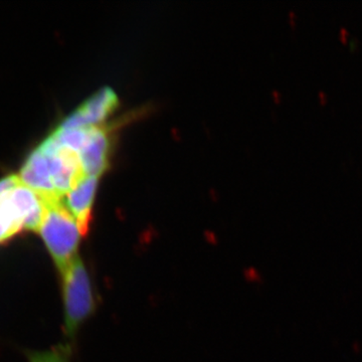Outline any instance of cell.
Wrapping results in <instances>:
<instances>
[{"label": "cell", "instance_id": "cell-6", "mask_svg": "<svg viewBox=\"0 0 362 362\" xmlns=\"http://www.w3.org/2000/svg\"><path fill=\"white\" fill-rule=\"evenodd\" d=\"M20 180L23 185L37 192L47 202L63 199L54 189L49 161L39 147L26 158L21 168Z\"/></svg>", "mask_w": 362, "mask_h": 362}, {"label": "cell", "instance_id": "cell-2", "mask_svg": "<svg viewBox=\"0 0 362 362\" xmlns=\"http://www.w3.org/2000/svg\"><path fill=\"white\" fill-rule=\"evenodd\" d=\"M66 335L75 337L80 326L96 308L94 290L84 262L77 257L61 272Z\"/></svg>", "mask_w": 362, "mask_h": 362}, {"label": "cell", "instance_id": "cell-11", "mask_svg": "<svg viewBox=\"0 0 362 362\" xmlns=\"http://www.w3.org/2000/svg\"><path fill=\"white\" fill-rule=\"evenodd\" d=\"M71 349L65 345L45 351H28V362H70Z\"/></svg>", "mask_w": 362, "mask_h": 362}, {"label": "cell", "instance_id": "cell-1", "mask_svg": "<svg viewBox=\"0 0 362 362\" xmlns=\"http://www.w3.org/2000/svg\"><path fill=\"white\" fill-rule=\"evenodd\" d=\"M39 232L59 272L77 258L78 246L85 233L63 199L47 202V211Z\"/></svg>", "mask_w": 362, "mask_h": 362}, {"label": "cell", "instance_id": "cell-5", "mask_svg": "<svg viewBox=\"0 0 362 362\" xmlns=\"http://www.w3.org/2000/svg\"><path fill=\"white\" fill-rule=\"evenodd\" d=\"M119 106V98L115 90L109 87L102 88L95 93L77 110L66 117L61 128H80L94 126L102 122Z\"/></svg>", "mask_w": 362, "mask_h": 362}, {"label": "cell", "instance_id": "cell-9", "mask_svg": "<svg viewBox=\"0 0 362 362\" xmlns=\"http://www.w3.org/2000/svg\"><path fill=\"white\" fill-rule=\"evenodd\" d=\"M90 126L80 128H61L54 131L52 136L61 146L78 152L84 147L89 137Z\"/></svg>", "mask_w": 362, "mask_h": 362}, {"label": "cell", "instance_id": "cell-10", "mask_svg": "<svg viewBox=\"0 0 362 362\" xmlns=\"http://www.w3.org/2000/svg\"><path fill=\"white\" fill-rule=\"evenodd\" d=\"M23 230L20 221L6 206V202L0 204V244L11 240L13 235Z\"/></svg>", "mask_w": 362, "mask_h": 362}, {"label": "cell", "instance_id": "cell-4", "mask_svg": "<svg viewBox=\"0 0 362 362\" xmlns=\"http://www.w3.org/2000/svg\"><path fill=\"white\" fill-rule=\"evenodd\" d=\"M4 202L23 228L39 232L47 211V202L40 194L21 182L7 195Z\"/></svg>", "mask_w": 362, "mask_h": 362}, {"label": "cell", "instance_id": "cell-12", "mask_svg": "<svg viewBox=\"0 0 362 362\" xmlns=\"http://www.w3.org/2000/svg\"><path fill=\"white\" fill-rule=\"evenodd\" d=\"M21 180L18 175H9L2 178L0 180V204L4 201V199L11 194L16 185H20Z\"/></svg>", "mask_w": 362, "mask_h": 362}, {"label": "cell", "instance_id": "cell-8", "mask_svg": "<svg viewBox=\"0 0 362 362\" xmlns=\"http://www.w3.org/2000/svg\"><path fill=\"white\" fill-rule=\"evenodd\" d=\"M97 187V176L85 175L63 199L66 209L77 220L85 235L89 230Z\"/></svg>", "mask_w": 362, "mask_h": 362}, {"label": "cell", "instance_id": "cell-7", "mask_svg": "<svg viewBox=\"0 0 362 362\" xmlns=\"http://www.w3.org/2000/svg\"><path fill=\"white\" fill-rule=\"evenodd\" d=\"M111 141L104 128L90 126L89 137L78 152L81 164L86 175L99 177L108 168Z\"/></svg>", "mask_w": 362, "mask_h": 362}, {"label": "cell", "instance_id": "cell-3", "mask_svg": "<svg viewBox=\"0 0 362 362\" xmlns=\"http://www.w3.org/2000/svg\"><path fill=\"white\" fill-rule=\"evenodd\" d=\"M39 148L47 156L54 189L61 199L86 175L77 152L61 146L49 136Z\"/></svg>", "mask_w": 362, "mask_h": 362}]
</instances>
